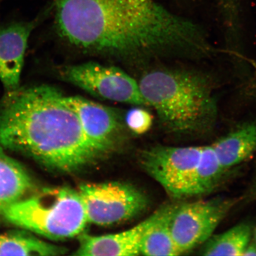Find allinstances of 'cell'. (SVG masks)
<instances>
[{
    "mask_svg": "<svg viewBox=\"0 0 256 256\" xmlns=\"http://www.w3.org/2000/svg\"><path fill=\"white\" fill-rule=\"evenodd\" d=\"M174 206H166L155 212L142 238L140 254L144 256L180 255L172 235L170 218Z\"/></svg>",
    "mask_w": 256,
    "mask_h": 256,
    "instance_id": "obj_14",
    "label": "cell"
},
{
    "mask_svg": "<svg viewBox=\"0 0 256 256\" xmlns=\"http://www.w3.org/2000/svg\"><path fill=\"white\" fill-rule=\"evenodd\" d=\"M211 146L226 171L240 164L256 152V120L240 124Z\"/></svg>",
    "mask_w": 256,
    "mask_h": 256,
    "instance_id": "obj_12",
    "label": "cell"
},
{
    "mask_svg": "<svg viewBox=\"0 0 256 256\" xmlns=\"http://www.w3.org/2000/svg\"><path fill=\"white\" fill-rule=\"evenodd\" d=\"M64 98L49 86L6 92L0 105V145L58 171L92 164L106 152L88 138Z\"/></svg>",
    "mask_w": 256,
    "mask_h": 256,
    "instance_id": "obj_2",
    "label": "cell"
},
{
    "mask_svg": "<svg viewBox=\"0 0 256 256\" xmlns=\"http://www.w3.org/2000/svg\"><path fill=\"white\" fill-rule=\"evenodd\" d=\"M58 33L90 55L139 63L175 56L208 60L217 51L200 25L154 0H53Z\"/></svg>",
    "mask_w": 256,
    "mask_h": 256,
    "instance_id": "obj_1",
    "label": "cell"
},
{
    "mask_svg": "<svg viewBox=\"0 0 256 256\" xmlns=\"http://www.w3.org/2000/svg\"><path fill=\"white\" fill-rule=\"evenodd\" d=\"M256 256V244L254 242H250L247 246V248H246L245 249L244 254H243L242 256Z\"/></svg>",
    "mask_w": 256,
    "mask_h": 256,
    "instance_id": "obj_19",
    "label": "cell"
},
{
    "mask_svg": "<svg viewBox=\"0 0 256 256\" xmlns=\"http://www.w3.org/2000/svg\"><path fill=\"white\" fill-rule=\"evenodd\" d=\"M49 9L30 22L0 25V81L6 92L19 88L28 38Z\"/></svg>",
    "mask_w": 256,
    "mask_h": 256,
    "instance_id": "obj_9",
    "label": "cell"
},
{
    "mask_svg": "<svg viewBox=\"0 0 256 256\" xmlns=\"http://www.w3.org/2000/svg\"><path fill=\"white\" fill-rule=\"evenodd\" d=\"M226 172L212 146H202L196 170L195 195L200 196L212 191Z\"/></svg>",
    "mask_w": 256,
    "mask_h": 256,
    "instance_id": "obj_17",
    "label": "cell"
},
{
    "mask_svg": "<svg viewBox=\"0 0 256 256\" xmlns=\"http://www.w3.org/2000/svg\"><path fill=\"white\" fill-rule=\"evenodd\" d=\"M152 120V115L142 108H132L126 116L128 128L136 134L146 133L151 128Z\"/></svg>",
    "mask_w": 256,
    "mask_h": 256,
    "instance_id": "obj_18",
    "label": "cell"
},
{
    "mask_svg": "<svg viewBox=\"0 0 256 256\" xmlns=\"http://www.w3.org/2000/svg\"><path fill=\"white\" fill-rule=\"evenodd\" d=\"M89 223L108 226L126 222L142 214L148 200L142 191L120 182L86 183L80 186Z\"/></svg>",
    "mask_w": 256,
    "mask_h": 256,
    "instance_id": "obj_6",
    "label": "cell"
},
{
    "mask_svg": "<svg viewBox=\"0 0 256 256\" xmlns=\"http://www.w3.org/2000/svg\"><path fill=\"white\" fill-rule=\"evenodd\" d=\"M64 99L78 115L88 138L108 152L119 130L117 115L110 108L80 96H65Z\"/></svg>",
    "mask_w": 256,
    "mask_h": 256,
    "instance_id": "obj_10",
    "label": "cell"
},
{
    "mask_svg": "<svg viewBox=\"0 0 256 256\" xmlns=\"http://www.w3.org/2000/svg\"><path fill=\"white\" fill-rule=\"evenodd\" d=\"M235 203L232 200L218 198L174 206L170 226L179 254L203 245Z\"/></svg>",
    "mask_w": 256,
    "mask_h": 256,
    "instance_id": "obj_7",
    "label": "cell"
},
{
    "mask_svg": "<svg viewBox=\"0 0 256 256\" xmlns=\"http://www.w3.org/2000/svg\"><path fill=\"white\" fill-rule=\"evenodd\" d=\"M254 190V193H252V194L254 195V196H256V180H255V183H254V190Z\"/></svg>",
    "mask_w": 256,
    "mask_h": 256,
    "instance_id": "obj_20",
    "label": "cell"
},
{
    "mask_svg": "<svg viewBox=\"0 0 256 256\" xmlns=\"http://www.w3.org/2000/svg\"><path fill=\"white\" fill-rule=\"evenodd\" d=\"M202 146H156L144 152V169L175 198L196 196V170Z\"/></svg>",
    "mask_w": 256,
    "mask_h": 256,
    "instance_id": "obj_5",
    "label": "cell"
},
{
    "mask_svg": "<svg viewBox=\"0 0 256 256\" xmlns=\"http://www.w3.org/2000/svg\"><path fill=\"white\" fill-rule=\"evenodd\" d=\"M62 78L96 98L136 106H148L138 82L122 70L94 62L63 67Z\"/></svg>",
    "mask_w": 256,
    "mask_h": 256,
    "instance_id": "obj_8",
    "label": "cell"
},
{
    "mask_svg": "<svg viewBox=\"0 0 256 256\" xmlns=\"http://www.w3.org/2000/svg\"><path fill=\"white\" fill-rule=\"evenodd\" d=\"M140 92L160 120L172 132L209 133L218 119V82L210 72L158 69L144 74Z\"/></svg>",
    "mask_w": 256,
    "mask_h": 256,
    "instance_id": "obj_3",
    "label": "cell"
},
{
    "mask_svg": "<svg viewBox=\"0 0 256 256\" xmlns=\"http://www.w3.org/2000/svg\"><path fill=\"white\" fill-rule=\"evenodd\" d=\"M66 249L35 238L30 233L10 232L0 234V256H42L64 254Z\"/></svg>",
    "mask_w": 256,
    "mask_h": 256,
    "instance_id": "obj_15",
    "label": "cell"
},
{
    "mask_svg": "<svg viewBox=\"0 0 256 256\" xmlns=\"http://www.w3.org/2000/svg\"><path fill=\"white\" fill-rule=\"evenodd\" d=\"M33 188L28 172L0 145V204L2 208L24 199Z\"/></svg>",
    "mask_w": 256,
    "mask_h": 256,
    "instance_id": "obj_13",
    "label": "cell"
},
{
    "mask_svg": "<svg viewBox=\"0 0 256 256\" xmlns=\"http://www.w3.org/2000/svg\"><path fill=\"white\" fill-rule=\"evenodd\" d=\"M6 220L52 240L81 234L88 222L78 190L67 187L46 188L2 208Z\"/></svg>",
    "mask_w": 256,
    "mask_h": 256,
    "instance_id": "obj_4",
    "label": "cell"
},
{
    "mask_svg": "<svg viewBox=\"0 0 256 256\" xmlns=\"http://www.w3.org/2000/svg\"><path fill=\"white\" fill-rule=\"evenodd\" d=\"M252 230L247 223L236 224L226 232L212 235L202 245L204 256H242L251 242Z\"/></svg>",
    "mask_w": 256,
    "mask_h": 256,
    "instance_id": "obj_16",
    "label": "cell"
},
{
    "mask_svg": "<svg viewBox=\"0 0 256 256\" xmlns=\"http://www.w3.org/2000/svg\"><path fill=\"white\" fill-rule=\"evenodd\" d=\"M2 206L1 204H0V210H2Z\"/></svg>",
    "mask_w": 256,
    "mask_h": 256,
    "instance_id": "obj_22",
    "label": "cell"
},
{
    "mask_svg": "<svg viewBox=\"0 0 256 256\" xmlns=\"http://www.w3.org/2000/svg\"><path fill=\"white\" fill-rule=\"evenodd\" d=\"M155 213L133 228L123 232L104 236L83 234L75 252L82 256H135L140 254L144 232L152 222Z\"/></svg>",
    "mask_w": 256,
    "mask_h": 256,
    "instance_id": "obj_11",
    "label": "cell"
},
{
    "mask_svg": "<svg viewBox=\"0 0 256 256\" xmlns=\"http://www.w3.org/2000/svg\"><path fill=\"white\" fill-rule=\"evenodd\" d=\"M254 242L256 244V228H255L254 232Z\"/></svg>",
    "mask_w": 256,
    "mask_h": 256,
    "instance_id": "obj_21",
    "label": "cell"
}]
</instances>
